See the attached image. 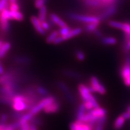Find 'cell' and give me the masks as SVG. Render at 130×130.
Masks as SVG:
<instances>
[{"instance_id":"obj_29","label":"cell","mask_w":130,"mask_h":130,"mask_svg":"<svg viewBox=\"0 0 130 130\" xmlns=\"http://www.w3.org/2000/svg\"><path fill=\"white\" fill-rule=\"evenodd\" d=\"M76 124H77V130H93L92 128L87 123L83 122L81 121H76Z\"/></svg>"},{"instance_id":"obj_22","label":"cell","mask_w":130,"mask_h":130,"mask_svg":"<svg viewBox=\"0 0 130 130\" xmlns=\"http://www.w3.org/2000/svg\"><path fill=\"white\" fill-rule=\"evenodd\" d=\"M35 88L36 89V91L37 93L42 98H45L50 96V93H49L48 90L45 88V87H43V86L40 85L34 86Z\"/></svg>"},{"instance_id":"obj_49","label":"cell","mask_w":130,"mask_h":130,"mask_svg":"<svg viewBox=\"0 0 130 130\" xmlns=\"http://www.w3.org/2000/svg\"><path fill=\"white\" fill-rule=\"evenodd\" d=\"M127 111L129 112V113H130V106H129V107H128V108H127Z\"/></svg>"},{"instance_id":"obj_5","label":"cell","mask_w":130,"mask_h":130,"mask_svg":"<svg viewBox=\"0 0 130 130\" xmlns=\"http://www.w3.org/2000/svg\"><path fill=\"white\" fill-rule=\"evenodd\" d=\"M89 90L91 93L93 92H97L100 95H105L106 93V89L104 86L98 79L96 77L92 76L90 79V86L88 87Z\"/></svg>"},{"instance_id":"obj_32","label":"cell","mask_w":130,"mask_h":130,"mask_svg":"<svg viewBox=\"0 0 130 130\" xmlns=\"http://www.w3.org/2000/svg\"><path fill=\"white\" fill-rule=\"evenodd\" d=\"M29 123H32V124L36 125L37 126H41L43 124V121H42V120L40 118L35 116L29 121Z\"/></svg>"},{"instance_id":"obj_20","label":"cell","mask_w":130,"mask_h":130,"mask_svg":"<svg viewBox=\"0 0 130 130\" xmlns=\"http://www.w3.org/2000/svg\"><path fill=\"white\" fill-rule=\"evenodd\" d=\"M107 121V116H104L100 118L98 120L97 122L94 126L93 130H104V125Z\"/></svg>"},{"instance_id":"obj_23","label":"cell","mask_w":130,"mask_h":130,"mask_svg":"<svg viewBox=\"0 0 130 130\" xmlns=\"http://www.w3.org/2000/svg\"><path fill=\"white\" fill-rule=\"evenodd\" d=\"M125 121V119L122 116L118 117L116 119V120H115V122H114V128L116 130L121 129L122 127L123 126V125H124Z\"/></svg>"},{"instance_id":"obj_39","label":"cell","mask_w":130,"mask_h":130,"mask_svg":"<svg viewBox=\"0 0 130 130\" xmlns=\"http://www.w3.org/2000/svg\"><path fill=\"white\" fill-rule=\"evenodd\" d=\"M41 24H42V27H43V28L44 29L45 31L46 32L50 30L51 25H50V24L48 22H47L46 21H43V22H41Z\"/></svg>"},{"instance_id":"obj_6","label":"cell","mask_w":130,"mask_h":130,"mask_svg":"<svg viewBox=\"0 0 130 130\" xmlns=\"http://www.w3.org/2000/svg\"><path fill=\"white\" fill-rule=\"evenodd\" d=\"M57 86L58 88L60 89V90L62 91L64 96L66 97L68 101L72 104H75L76 103V99L67 84L63 81H58L57 83Z\"/></svg>"},{"instance_id":"obj_16","label":"cell","mask_w":130,"mask_h":130,"mask_svg":"<svg viewBox=\"0 0 130 130\" xmlns=\"http://www.w3.org/2000/svg\"><path fill=\"white\" fill-rule=\"evenodd\" d=\"M93 116L96 117L98 118H101L102 116H106L107 110L104 108L101 107H98V108H94L92 110H90Z\"/></svg>"},{"instance_id":"obj_1","label":"cell","mask_w":130,"mask_h":130,"mask_svg":"<svg viewBox=\"0 0 130 130\" xmlns=\"http://www.w3.org/2000/svg\"><path fill=\"white\" fill-rule=\"evenodd\" d=\"M78 90L79 96H80L81 100L83 101V102L90 101L93 104L94 108L100 107V105L98 103L95 98L92 95L90 90H89L88 87H87L85 84H79L78 86Z\"/></svg>"},{"instance_id":"obj_46","label":"cell","mask_w":130,"mask_h":130,"mask_svg":"<svg viewBox=\"0 0 130 130\" xmlns=\"http://www.w3.org/2000/svg\"><path fill=\"white\" fill-rule=\"evenodd\" d=\"M125 64L130 65V55H128L126 57L125 61Z\"/></svg>"},{"instance_id":"obj_17","label":"cell","mask_w":130,"mask_h":130,"mask_svg":"<svg viewBox=\"0 0 130 130\" xmlns=\"http://www.w3.org/2000/svg\"><path fill=\"white\" fill-rule=\"evenodd\" d=\"M10 29V25L9 20L0 18V30L4 33H7L9 31Z\"/></svg>"},{"instance_id":"obj_27","label":"cell","mask_w":130,"mask_h":130,"mask_svg":"<svg viewBox=\"0 0 130 130\" xmlns=\"http://www.w3.org/2000/svg\"><path fill=\"white\" fill-rule=\"evenodd\" d=\"M100 23H89L86 24L84 27V30L88 33L93 32L95 31L98 29V27L100 25Z\"/></svg>"},{"instance_id":"obj_40","label":"cell","mask_w":130,"mask_h":130,"mask_svg":"<svg viewBox=\"0 0 130 130\" xmlns=\"http://www.w3.org/2000/svg\"><path fill=\"white\" fill-rule=\"evenodd\" d=\"M63 42H64V40H63L62 37H61V36H58L56 39V40L54 41L53 43L54 45H58V44H60V43H62Z\"/></svg>"},{"instance_id":"obj_10","label":"cell","mask_w":130,"mask_h":130,"mask_svg":"<svg viewBox=\"0 0 130 130\" xmlns=\"http://www.w3.org/2000/svg\"><path fill=\"white\" fill-rule=\"evenodd\" d=\"M61 108V105L59 101L56 100L53 103L50 104L46 107H45L43 109V111L45 113L47 114H53L56 113L60 111Z\"/></svg>"},{"instance_id":"obj_38","label":"cell","mask_w":130,"mask_h":130,"mask_svg":"<svg viewBox=\"0 0 130 130\" xmlns=\"http://www.w3.org/2000/svg\"><path fill=\"white\" fill-rule=\"evenodd\" d=\"M46 0H35V6L36 8L39 9L42 6H45Z\"/></svg>"},{"instance_id":"obj_42","label":"cell","mask_w":130,"mask_h":130,"mask_svg":"<svg viewBox=\"0 0 130 130\" xmlns=\"http://www.w3.org/2000/svg\"><path fill=\"white\" fill-rule=\"evenodd\" d=\"M70 130H77V124H76V122L71 123L69 125Z\"/></svg>"},{"instance_id":"obj_21","label":"cell","mask_w":130,"mask_h":130,"mask_svg":"<svg viewBox=\"0 0 130 130\" xmlns=\"http://www.w3.org/2000/svg\"><path fill=\"white\" fill-rule=\"evenodd\" d=\"M101 39V42L103 45H114L117 43V39L115 37L111 36L102 37Z\"/></svg>"},{"instance_id":"obj_19","label":"cell","mask_w":130,"mask_h":130,"mask_svg":"<svg viewBox=\"0 0 130 130\" xmlns=\"http://www.w3.org/2000/svg\"><path fill=\"white\" fill-rule=\"evenodd\" d=\"M14 61L19 64H29L31 62V59L28 57L18 56L14 57Z\"/></svg>"},{"instance_id":"obj_44","label":"cell","mask_w":130,"mask_h":130,"mask_svg":"<svg viewBox=\"0 0 130 130\" xmlns=\"http://www.w3.org/2000/svg\"><path fill=\"white\" fill-rule=\"evenodd\" d=\"M5 71H4V68L3 67V65L2 63H1V61H0V75H3V74H4Z\"/></svg>"},{"instance_id":"obj_12","label":"cell","mask_w":130,"mask_h":130,"mask_svg":"<svg viewBox=\"0 0 130 130\" xmlns=\"http://www.w3.org/2000/svg\"><path fill=\"white\" fill-rule=\"evenodd\" d=\"M83 32V30L81 28H75L74 29H71V30L68 32L66 35L64 36H61L62 37L63 40L66 41V40H68L69 39H71L73 38V37L77 36L79 35H81V32Z\"/></svg>"},{"instance_id":"obj_35","label":"cell","mask_w":130,"mask_h":130,"mask_svg":"<svg viewBox=\"0 0 130 130\" xmlns=\"http://www.w3.org/2000/svg\"><path fill=\"white\" fill-rule=\"evenodd\" d=\"M9 116L6 113H1L0 115V124L5 125L7 124Z\"/></svg>"},{"instance_id":"obj_26","label":"cell","mask_w":130,"mask_h":130,"mask_svg":"<svg viewBox=\"0 0 130 130\" xmlns=\"http://www.w3.org/2000/svg\"><path fill=\"white\" fill-rule=\"evenodd\" d=\"M10 15L12 20L17 21H19V22L22 21L24 19V14L19 11H15V12L10 11Z\"/></svg>"},{"instance_id":"obj_48","label":"cell","mask_w":130,"mask_h":130,"mask_svg":"<svg viewBox=\"0 0 130 130\" xmlns=\"http://www.w3.org/2000/svg\"><path fill=\"white\" fill-rule=\"evenodd\" d=\"M3 43H4V42H3L2 40L0 39V48H1V46H2V45L3 44Z\"/></svg>"},{"instance_id":"obj_25","label":"cell","mask_w":130,"mask_h":130,"mask_svg":"<svg viewBox=\"0 0 130 130\" xmlns=\"http://www.w3.org/2000/svg\"><path fill=\"white\" fill-rule=\"evenodd\" d=\"M121 30L125 35L126 42L130 39V23L129 22H123V25Z\"/></svg>"},{"instance_id":"obj_41","label":"cell","mask_w":130,"mask_h":130,"mask_svg":"<svg viewBox=\"0 0 130 130\" xmlns=\"http://www.w3.org/2000/svg\"><path fill=\"white\" fill-rule=\"evenodd\" d=\"M121 116H122L123 118H124L125 120L129 119H130V113H129V112H128V111L125 112V113H122V115Z\"/></svg>"},{"instance_id":"obj_47","label":"cell","mask_w":130,"mask_h":130,"mask_svg":"<svg viewBox=\"0 0 130 130\" xmlns=\"http://www.w3.org/2000/svg\"><path fill=\"white\" fill-rule=\"evenodd\" d=\"M9 3H17V0H9Z\"/></svg>"},{"instance_id":"obj_34","label":"cell","mask_w":130,"mask_h":130,"mask_svg":"<svg viewBox=\"0 0 130 130\" xmlns=\"http://www.w3.org/2000/svg\"><path fill=\"white\" fill-rule=\"evenodd\" d=\"M71 30V28L68 25L66 26V27L60 28V29L58 30V32H59V36H64L67 35L68 32H69Z\"/></svg>"},{"instance_id":"obj_2","label":"cell","mask_w":130,"mask_h":130,"mask_svg":"<svg viewBox=\"0 0 130 130\" xmlns=\"http://www.w3.org/2000/svg\"><path fill=\"white\" fill-rule=\"evenodd\" d=\"M68 17L70 19L78 22H83V23L89 24V23H100L101 19L99 16H89L83 15L76 13L71 12L68 13Z\"/></svg>"},{"instance_id":"obj_3","label":"cell","mask_w":130,"mask_h":130,"mask_svg":"<svg viewBox=\"0 0 130 130\" xmlns=\"http://www.w3.org/2000/svg\"><path fill=\"white\" fill-rule=\"evenodd\" d=\"M12 107L14 111H27V98L21 92L14 95L12 99Z\"/></svg>"},{"instance_id":"obj_24","label":"cell","mask_w":130,"mask_h":130,"mask_svg":"<svg viewBox=\"0 0 130 130\" xmlns=\"http://www.w3.org/2000/svg\"><path fill=\"white\" fill-rule=\"evenodd\" d=\"M47 18V7L46 6H43L39 9V12L38 18L39 19L40 22L46 21Z\"/></svg>"},{"instance_id":"obj_7","label":"cell","mask_w":130,"mask_h":130,"mask_svg":"<svg viewBox=\"0 0 130 130\" xmlns=\"http://www.w3.org/2000/svg\"><path fill=\"white\" fill-rule=\"evenodd\" d=\"M117 10H118V9H117L116 4L111 5V6H108V7L104 9V10L100 14L99 17L100 18L102 21L109 18L111 16L116 14Z\"/></svg>"},{"instance_id":"obj_15","label":"cell","mask_w":130,"mask_h":130,"mask_svg":"<svg viewBox=\"0 0 130 130\" xmlns=\"http://www.w3.org/2000/svg\"><path fill=\"white\" fill-rule=\"evenodd\" d=\"M86 108L84 106V104L82 103L79 105L77 108V113H76V121H82L83 118L86 113Z\"/></svg>"},{"instance_id":"obj_28","label":"cell","mask_w":130,"mask_h":130,"mask_svg":"<svg viewBox=\"0 0 130 130\" xmlns=\"http://www.w3.org/2000/svg\"><path fill=\"white\" fill-rule=\"evenodd\" d=\"M59 36V32L57 30H54L47 36L46 42L47 43H53L56 39Z\"/></svg>"},{"instance_id":"obj_9","label":"cell","mask_w":130,"mask_h":130,"mask_svg":"<svg viewBox=\"0 0 130 130\" xmlns=\"http://www.w3.org/2000/svg\"><path fill=\"white\" fill-rule=\"evenodd\" d=\"M30 21L32 26L35 28V30L37 32V33L42 36H44L46 34V32L44 30L42 26V24L38 17L36 16H32L30 18Z\"/></svg>"},{"instance_id":"obj_31","label":"cell","mask_w":130,"mask_h":130,"mask_svg":"<svg viewBox=\"0 0 130 130\" xmlns=\"http://www.w3.org/2000/svg\"><path fill=\"white\" fill-rule=\"evenodd\" d=\"M24 114V112H21V111H14L12 112L10 115V117L12 119L14 120V121H19L22 116H23Z\"/></svg>"},{"instance_id":"obj_14","label":"cell","mask_w":130,"mask_h":130,"mask_svg":"<svg viewBox=\"0 0 130 130\" xmlns=\"http://www.w3.org/2000/svg\"><path fill=\"white\" fill-rule=\"evenodd\" d=\"M63 74L64 76H66V77H68L74 79H79L81 78V75L79 72H77V71H73V70H63Z\"/></svg>"},{"instance_id":"obj_30","label":"cell","mask_w":130,"mask_h":130,"mask_svg":"<svg viewBox=\"0 0 130 130\" xmlns=\"http://www.w3.org/2000/svg\"><path fill=\"white\" fill-rule=\"evenodd\" d=\"M108 24L110 27H112V28L121 30L123 25V22H120V21L110 20L108 22Z\"/></svg>"},{"instance_id":"obj_33","label":"cell","mask_w":130,"mask_h":130,"mask_svg":"<svg viewBox=\"0 0 130 130\" xmlns=\"http://www.w3.org/2000/svg\"><path fill=\"white\" fill-rule=\"evenodd\" d=\"M75 57L77 58L78 60L82 61L84 60L86 58V55L83 51H82L81 50H77L75 52Z\"/></svg>"},{"instance_id":"obj_8","label":"cell","mask_w":130,"mask_h":130,"mask_svg":"<svg viewBox=\"0 0 130 130\" xmlns=\"http://www.w3.org/2000/svg\"><path fill=\"white\" fill-rule=\"evenodd\" d=\"M121 76L124 84L130 87V65L124 64L121 69Z\"/></svg>"},{"instance_id":"obj_37","label":"cell","mask_w":130,"mask_h":130,"mask_svg":"<svg viewBox=\"0 0 130 130\" xmlns=\"http://www.w3.org/2000/svg\"><path fill=\"white\" fill-rule=\"evenodd\" d=\"M9 6V0H0V13Z\"/></svg>"},{"instance_id":"obj_36","label":"cell","mask_w":130,"mask_h":130,"mask_svg":"<svg viewBox=\"0 0 130 130\" xmlns=\"http://www.w3.org/2000/svg\"><path fill=\"white\" fill-rule=\"evenodd\" d=\"M9 10L12 12H15V11H19V5L18 3H9Z\"/></svg>"},{"instance_id":"obj_11","label":"cell","mask_w":130,"mask_h":130,"mask_svg":"<svg viewBox=\"0 0 130 130\" xmlns=\"http://www.w3.org/2000/svg\"><path fill=\"white\" fill-rule=\"evenodd\" d=\"M50 19L54 24L58 26L60 28H62V27H64L67 26V24H66V22L64 21H63L58 15H57L56 13H51L50 14Z\"/></svg>"},{"instance_id":"obj_18","label":"cell","mask_w":130,"mask_h":130,"mask_svg":"<svg viewBox=\"0 0 130 130\" xmlns=\"http://www.w3.org/2000/svg\"><path fill=\"white\" fill-rule=\"evenodd\" d=\"M11 48V43L9 42H5L0 48V58H4Z\"/></svg>"},{"instance_id":"obj_4","label":"cell","mask_w":130,"mask_h":130,"mask_svg":"<svg viewBox=\"0 0 130 130\" xmlns=\"http://www.w3.org/2000/svg\"><path fill=\"white\" fill-rule=\"evenodd\" d=\"M56 100H57L56 98L53 96L50 95L47 97L43 98L29 112H30L34 116H36L40 111L44 109L45 107H46L50 104L53 103Z\"/></svg>"},{"instance_id":"obj_13","label":"cell","mask_w":130,"mask_h":130,"mask_svg":"<svg viewBox=\"0 0 130 130\" xmlns=\"http://www.w3.org/2000/svg\"><path fill=\"white\" fill-rule=\"evenodd\" d=\"M84 4L92 9H102L101 0H85Z\"/></svg>"},{"instance_id":"obj_43","label":"cell","mask_w":130,"mask_h":130,"mask_svg":"<svg viewBox=\"0 0 130 130\" xmlns=\"http://www.w3.org/2000/svg\"><path fill=\"white\" fill-rule=\"evenodd\" d=\"M93 33L95 34V35L97 37H100V38H101V37H102V32H101V31L100 30H99L98 29H96V30L95 31L93 32Z\"/></svg>"},{"instance_id":"obj_45","label":"cell","mask_w":130,"mask_h":130,"mask_svg":"<svg viewBox=\"0 0 130 130\" xmlns=\"http://www.w3.org/2000/svg\"><path fill=\"white\" fill-rule=\"evenodd\" d=\"M30 130H38V128L36 125L32 124V123H30Z\"/></svg>"}]
</instances>
